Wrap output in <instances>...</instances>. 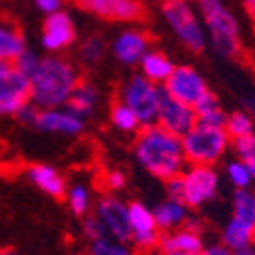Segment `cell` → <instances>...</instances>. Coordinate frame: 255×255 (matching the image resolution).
Wrapping results in <instances>:
<instances>
[{"label": "cell", "mask_w": 255, "mask_h": 255, "mask_svg": "<svg viewBox=\"0 0 255 255\" xmlns=\"http://www.w3.org/2000/svg\"><path fill=\"white\" fill-rule=\"evenodd\" d=\"M104 53H106V43L100 37H88L80 47V59L84 63H88V66L98 63L104 57Z\"/></svg>", "instance_id": "4dcf8cb0"}, {"label": "cell", "mask_w": 255, "mask_h": 255, "mask_svg": "<svg viewBox=\"0 0 255 255\" xmlns=\"http://www.w3.org/2000/svg\"><path fill=\"white\" fill-rule=\"evenodd\" d=\"M104 184H106V188H109L111 192H117V190L125 188L127 178H125V174L121 172V169H111V172L104 176Z\"/></svg>", "instance_id": "836d02e7"}, {"label": "cell", "mask_w": 255, "mask_h": 255, "mask_svg": "<svg viewBox=\"0 0 255 255\" xmlns=\"http://www.w3.org/2000/svg\"><path fill=\"white\" fill-rule=\"evenodd\" d=\"M94 217L102 225L104 233L113 239L131 243V223H129V204L125 200L109 194L98 200Z\"/></svg>", "instance_id": "9c48e42d"}, {"label": "cell", "mask_w": 255, "mask_h": 255, "mask_svg": "<svg viewBox=\"0 0 255 255\" xmlns=\"http://www.w3.org/2000/svg\"><path fill=\"white\" fill-rule=\"evenodd\" d=\"M208 43L217 55L235 59L241 53V29L225 0H196Z\"/></svg>", "instance_id": "3957f363"}, {"label": "cell", "mask_w": 255, "mask_h": 255, "mask_svg": "<svg viewBox=\"0 0 255 255\" xmlns=\"http://www.w3.org/2000/svg\"><path fill=\"white\" fill-rule=\"evenodd\" d=\"M233 145L225 127H208L196 123L182 137V149L188 165H215Z\"/></svg>", "instance_id": "277c9868"}, {"label": "cell", "mask_w": 255, "mask_h": 255, "mask_svg": "<svg viewBox=\"0 0 255 255\" xmlns=\"http://www.w3.org/2000/svg\"><path fill=\"white\" fill-rule=\"evenodd\" d=\"M66 202H68V208L74 212L76 217H86L90 208H92V192H90V188L86 184H72L68 186L66 190Z\"/></svg>", "instance_id": "484cf974"}, {"label": "cell", "mask_w": 255, "mask_h": 255, "mask_svg": "<svg viewBox=\"0 0 255 255\" xmlns=\"http://www.w3.org/2000/svg\"><path fill=\"white\" fill-rule=\"evenodd\" d=\"M29 102V78L14 63L0 72V115H16Z\"/></svg>", "instance_id": "8fae6325"}, {"label": "cell", "mask_w": 255, "mask_h": 255, "mask_svg": "<svg viewBox=\"0 0 255 255\" xmlns=\"http://www.w3.org/2000/svg\"><path fill=\"white\" fill-rule=\"evenodd\" d=\"M231 219L255 231V190H235V194L231 198Z\"/></svg>", "instance_id": "cb8c5ba5"}, {"label": "cell", "mask_w": 255, "mask_h": 255, "mask_svg": "<svg viewBox=\"0 0 255 255\" xmlns=\"http://www.w3.org/2000/svg\"><path fill=\"white\" fill-rule=\"evenodd\" d=\"M129 223H131V245L137 251L151 253L159 247L161 231L155 223L153 208H147L143 202L129 204Z\"/></svg>", "instance_id": "30bf717a"}, {"label": "cell", "mask_w": 255, "mask_h": 255, "mask_svg": "<svg viewBox=\"0 0 255 255\" xmlns=\"http://www.w3.org/2000/svg\"><path fill=\"white\" fill-rule=\"evenodd\" d=\"M225 178L229 180V184L235 190H245V188L253 186V172H251V167L243 159H239V157L229 159L225 163Z\"/></svg>", "instance_id": "f546056e"}, {"label": "cell", "mask_w": 255, "mask_h": 255, "mask_svg": "<svg viewBox=\"0 0 255 255\" xmlns=\"http://www.w3.org/2000/svg\"><path fill=\"white\" fill-rule=\"evenodd\" d=\"M225 131L229 133L231 141H237L243 137H249L255 133V119L247 111H235L227 115L225 121Z\"/></svg>", "instance_id": "4316f807"}, {"label": "cell", "mask_w": 255, "mask_h": 255, "mask_svg": "<svg viewBox=\"0 0 255 255\" xmlns=\"http://www.w3.org/2000/svg\"><path fill=\"white\" fill-rule=\"evenodd\" d=\"M180 200L190 208H202L217 200L221 192V174L215 165H186L178 176Z\"/></svg>", "instance_id": "8992f818"}, {"label": "cell", "mask_w": 255, "mask_h": 255, "mask_svg": "<svg viewBox=\"0 0 255 255\" xmlns=\"http://www.w3.org/2000/svg\"><path fill=\"white\" fill-rule=\"evenodd\" d=\"M61 4H63V0H35V6L43 14H53L61 10Z\"/></svg>", "instance_id": "e575fe53"}, {"label": "cell", "mask_w": 255, "mask_h": 255, "mask_svg": "<svg viewBox=\"0 0 255 255\" xmlns=\"http://www.w3.org/2000/svg\"><path fill=\"white\" fill-rule=\"evenodd\" d=\"M176 68V63L169 59L163 51H157V49H149L141 59H139V74L145 76L147 80H151L155 84H163L169 76H172Z\"/></svg>", "instance_id": "44dd1931"}, {"label": "cell", "mask_w": 255, "mask_h": 255, "mask_svg": "<svg viewBox=\"0 0 255 255\" xmlns=\"http://www.w3.org/2000/svg\"><path fill=\"white\" fill-rule=\"evenodd\" d=\"M161 96L163 90L159 88V84L147 80L141 74L131 76L121 88V102H125L137 115L141 127L155 123Z\"/></svg>", "instance_id": "52a82bcc"}, {"label": "cell", "mask_w": 255, "mask_h": 255, "mask_svg": "<svg viewBox=\"0 0 255 255\" xmlns=\"http://www.w3.org/2000/svg\"><path fill=\"white\" fill-rule=\"evenodd\" d=\"M245 111L255 119V94L253 96H247L245 98Z\"/></svg>", "instance_id": "d590c367"}, {"label": "cell", "mask_w": 255, "mask_h": 255, "mask_svg": "<svg viewBox=\"0 0 255 255\" xmlns=\"http://www.w3.org/2000/svg\"><path fill=\"white\" fill-rule=\"evenodd\" d=\"M27 178L33 186H37L41 192L51 198H63L66 196V178H63L53 165L47 163H33L27 167Z\"/></svg>", "instance_id": "ac0fdd59"}, {"label": "cell", "mask_w": 255, "mask_h": 255, "mask_svg": "<svg viewBox=\"0 0 255 255\" xmlns=\"http://www.w3.org/2000/svg\"><path fill=\"white\" fill-rule=\"evenodd\" d=\"M25 51V37L18 31V27L0 18V61L14 63Z\"/></svg>", "instance_id": "7402d4cb"}, {"label": "cell", "mask_w": 255, "mask_h": 255, "mask_svg": "<svg viewBox=\"0 0 255 255\" xmlns=\"http://www.w3.org/2000/svg\"><path fill=\"white\" fill-rule=\"evenodd\" d=\"M80 6L106 20L135 23L143 18V4L139 0H80Z\"/></svg>", "instance_id": "9a60e30c"}, {"label": "cell", "mask_w": 255, "mask_h": 255, "mask_svg": "<svg viewBox=\"0 0 255 255\" xmlns=\"http://www.w3.org/2000/svg\"><path fill=\"white\" fill-rule=\"evenodd\" d=\"M161 14L167 27L174 31V35L182 41L184 47H188L194 53L204 51L208 43L206 29L202 25L200 14L188 0H165L161 6Z\"/></svg>", "instance_id": "5b68a950"}, {"label": "cell", "mask_w": 255, "mask_h": 255, "mask_svg": "<svg viewBox=\"0 0 255 255\" xmlns=\"http://www.w3.org/2000/svg\"><path fill=\"white\" fill-rule=\"evenodd\" d=\"M88 255H139V251L131 243H125V241L104 235V237L90 241Z\"/></svg>", "instance_id": "83f0119b"}, {"label": "cell", "mask_w": 255, "mask_h": 255, "mask_svg": "<svg viewBox=\"0 0 255 255\" xmlns=\"http://www.w3.org/2000/svg\"><path fill=\"white\" fill-rule=\"evenodd\" d=\"M29 102L37 109H59L66 106L80 72L72 61L59 55L39 57L35 68L29 72Z\"/></svg>", "instance_id": "7a4b0ae2"}, {"label": "cell", "mask_w": 255, "mask_h": 255, "mask_svg": "<svg viewBox=\"0 0 255 255\" xmlns=\"http://www.w3.org/2000/svg\"><path fill=\"white\" fill-rule=\"evenodd\" d=\"M151 49V39L141 29H125L119 33V37L113 41L111 51L113 55L125 63V66H135L139 59Z\"/></svg>", "instance_id": "2e32d148"}, {"label": "cell", "mask_w": 255, "mask_h": 255, "mask_svg": "<svg viewBox=\"0 0 255 255\" xmlns=\"http://www.w3.org/2000/svg\"><path fill=\"white\" fill-rule=\"evenodd\" d=\"M163 92L178 102L194 106L210 92L206 78L192 66H176L172 76L163 82Z\"/></svg>", "instance_id": "ba28073f"}, {"label": "cell", "mask_w": 255, "mask_h": 255, "mask_svg": "<svg viewBox=\"0 0 255 255\" xmlns=\"http://www.w3.org/2000/svg\"><path fill=\"white\" fill-rule=\"evenodd\" d=\"M253 18H255V16H253Z\"/></svg>", "instance_id": "7bdbcfd3"}, {"label": "cell", "mask_w": 255, "mask_h": 255, "mask_svg": "<svg viewBox=\"0 0 255 255\" xmlns=\"http://www.w3.org/2000/svg\"><path fill=\"white\" fill-rule=\"evenodd\" d=\"M241 2H243V6L249 10V14L255 16V0H241Z\"/></svg>", "instance_id": "8d00e7d4"}, {"label": "cell", "mask_w": 255, "mask_h": 255, "mask_svg": "<svg viewBox=\"0 0 255 255\" xmlns=\"http://www.w3.org/2000/svg\"><path fill=\"white\" fill-rule=\"evenodd\" d=\"M82 229H84V237H86L88 241H94V239L106 235L104 229H102V225L98 223V219H96L94 215H86V217H84V225H82Z\"/></svg>", "instance_id": "d6a6232c"}, {"label": "cell", "mask_w": 255, "mask_h": 255, "mask_svg": "<svg viewBox=\"0 0 255 255\" xmlns=\"http://www.w3.org/2000/svg\"><path fill=\"white\" fill-rule=\"evenodd\" d=\"M76 39V29L68 12L57 10L45 16L43 33H41V43L49 53H59L68 49Z\"/></svg>", "instance_id": "5bb4252c"}, {"label": "cell", "mask_w": 255, "mask_h": 255, "mask_svg": "<svg viewBox=\"0 0 255 255\" xmlns=\"http://www.w3.org/2000/svg\"><path fill=\"white\" fill-rule=\"evenodd\" d=\"M221 243L233 253L247 251L255 245V231L235 219H229L221 231Z\"/></svg>", "instance_id": "603a6c76"}, {"label": "cell", "mask_w": 255, "mask_h": 255, "mask_svg": "<svg viewBox=\"0 0 255 255\" xmlns=\"http://www.w3.org/2000/svg\"><path fill=\"white\" fill-rule=\"evenodd\" d=\"M155 125H159L161 129L174 133L178 137H184L196 125V111L192 109V106L184 104V102H178L174 98H169L163 92Z\"/></svg>", "instance_id": "4fadbf2b"}, {"label": "cell", "mask_w": 255, "mask_h": 255, "mask_svg": "<svg viewBox=\"0 0 255 255\" xmlns=\"http://www.w3.org/2000/svg\"><path fill=\"white\" fill-rule=\"evenodd\" d=\"M253 249H255V245H253Z\"/></svg>", "instance_id": "b9f144b4"}, {"label": "cell", "mask_w": 255, "mask_h": 255, "mask_svg": "<svg viewBox=\"0 0 255 255\" xmlns=\"http://www.w3.org/2000/svg\"><path fill=\"white\" fill-rule=\"evenodd\" d=\"M0 255H16V253L10 251V249H2V251H0Z\"/></svg>", "instance_id": "ab89813d"}, {"label": "cell", "mask_w": 255, "mask_h": 255, "mask_svg": "<svg viewBox=\"0 0 255 255\" xmlns=\"http://www.w3.org/2000/svg\"><path fill=\"white\" fill-rule=\"evenodd\" d=\"M100 102V90L96 88V84H92L90 80L80 78V82L76 84V88L72 92V96L68 98L66 106L78 117L88 119L94 115L96 106Z\"/></svg>", "instance_id": "ffe728a7"}, {"label": "cell", "mask_w": 255, "mask_h": 255, "mask_svg": "<svg viewBox=\"0 0 255 255\" xmlns=\"http://www.w3.org/2000/svg\"><path fill=\"white\" fill-rule=\"evenodd\" d=\"M133 153L147 174L163 182L180 176L188 165L182 149V137L161 129L155 123L139 129Z\"/></svg>", "instance_id": "6da1fadb"}, {"label": "cell", "mask_w": 255, "mask_h": 255, "mask_svg": "<svg viewBox=\"0 0 255 255\" xmlns=\"http://www.w3.org/2000/svg\"><path fill=\"white\" fill-rule=\"evenodd\" d=\"M155 255H188V253H176V251H161V249H159V251H157Z\"/></svg>", "instance_id": "f35d334b"}, {"label": "cell", "mask_w": 255, "mask_h": 255, "mask_svg": "<svg viewBox=\"0 0 255 255\" xmlns=\"http://www.w3.org/2000/svg\"><path fill=\"white\" fill-rule=\"evenodd\" d=\"M76 255H86V253H76Z\"/></svg>", "instance_id": "60d3db41"}, {"label": "cell", "mask_w": 255, "mask_h": 255, "mask_svg": "<svg viewBox=\"0 0 255 255\" xmlns=\"http://www.w3.org/2000/svg\"><path fill=\"white\" fill-rule=\"evenodd\" d=\"M111 125L115 129H119L121 133H139V129H141L137 115L121 100L111 106Z\"/></svg>", "instance_id": "f1b7e54d"}, {"label": "cell", "mask_w": 255, "mask_h": 255, "mask_svg": "<svg viewBox=\"0 0 255 255\" xmlns=\"http://www.w3.org/2000/svg\"><path fill=\"white\" fill-rule=\"evenodd\" d=\"M33 125L43 133L63 135V137H76L84 131V119L74 115L68 106H59V109H37Z\"/></svg>", "instance_id": "7c38bea8"}, {"label": "cell", "mask_w": 255, "mask_h": 255, "mask_svg": "<svg viewBox=\"0 0 255 255\" xmlns=\"http://www.w3.org/2000/svg\"><path fill=\"white\" fill-rule=\"evenodd\" d=\"M229 255H255V249L251 247V249H247V251H235V253H233V251H231Z\"/></svg>", "instance_id": "74e56055"}, {"label": "cell", "mask_w": 255, "mask_h": 255, "mask_svg": "<svg viewBox=\"0 0 255 255\" xmlns=\"http://www.w3.org/2000/svg\"><path fill=\"white\" fill-rule=\"evenodd\" d=\"M196 123L200 125H208V127H225V121H227V113L223 111V106L219 102V98L208 92L196 106Z\"/></svg>", "instance_id": "d4e9b609"}, {"label": "cell", "mask_w": 255, "mask_h": 255, "mask_svg": "<svg viewBox=\"0 0 255 255\" xmlns=\"http://www.w3.org/2000/svg\"><path fill=\"white\" fill-rule=\"evenodd\" d=\"M161 251H176V253H188V255H200L204 249V239L200 229H196L190 221L186 227L161 233L159 247Z\"/></svg>", "instance_id": "e0dca14e"}, {"label": "cell", "mask_w": 255, "mask_h": 255, "mask_svg": "<svg viewBox=\"0 0 255 255\" xmlns=\"http://www.w3.org/2000/svg\"><path fill=\"white\" fill-rule=\"evenodd\" d=\"M231 147L235 149L237 157L243 159V161L251 167V172H255V133L249 135V137H243V139L233 141Z\"/></svg>", "instance_id": "1f68e13d"}, {"label": "cell", "mask_w": 255, "mask_h": 255, "mask_svg": "<svg viewBox=\"0 0 255 255\" xmlns=\"http://www.w3.org/2000/svg\"><path fill=\"white\" fill-rule=\"evenodd\" d=\"M190 208L186 202L178 200V198H165L163 202H159L153 208V217L155 223L159 227L161 233H169L186 227L190 221H192V215H190Z\"/></svg>", "instance_id": "d6986e66"}]
</instances>
